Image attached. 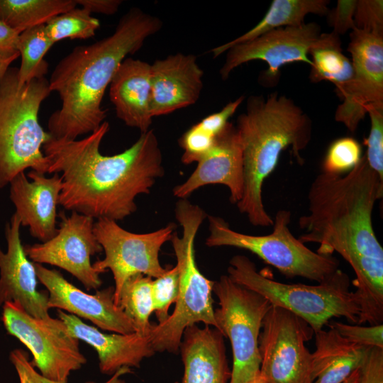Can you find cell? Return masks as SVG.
<instances>
[{
  "label": "cell",
  "instance_id": "e575fe53",
  "mask_svg": "<svg viewBox=\"0 0 383 383\" xmlns=\"http://www.w3.org/2000/svg\"><path fill=\"white\" fill-rule=\"evenodd\" d=\"M214 136L204 131L197 123L189 128L179 138L184 150L181 160L185 165L199 162L211 148Z\"/></svg>",
  "mask_w": 383,
  "mask_h": 383
},
{
  "label": "cell",
  "instance_id": "277c9868",
  "mask_svg": "<svg viewBox=\"0 0 383 383\" xmlns=\"http://www.w3.org/2000/svg\"><path fill=\"white\" fill-rule=\"evenodd\" d=\"M243 151V189L236 204L254 226L268 227L273 219L262 199L265 180L275 170L282 152L290 148L299 164L312 136V121L292 99L278 92L267 98L251 95L237 118Z\"/></svg>",
  "mask_w": 383,
  "mask_h": 383
},
{
  "label": "cell",
  "instance_id": "7bdbcfd3",
  "mask_svg": "<svg viewBox=\"0 0 383 383\" xmlns=\"http://www.w3.org/2000/svg\"><path fill=\"white\" fill-rule=\"evenodd\" d=\"M26 365H27V368L30 374L38 383H60V382L51 381L48 379L43 377L40 373L37 372L35 370L31 362H30L28 360L27 362ZM131 372L132 371L130 367H123L120 368L119 370H118L111 376V377L109 380L105 382L104 383H125L124 380L121 378V376L128 374V373H131Z\"/></svg>",
  "mask_w": 383,
  "mask_h": 383
},
{
  "label": "cell",
  "instance_id": "f1b7e54d",
  "mask_svg": "<svg viewBox=\"0 0 383 383\" xmlns=\"http://www.w3.org/2000/svg\"><path fill=\"white\" fill-rule=\"evenodd\" d=\"M54 44L47 33L45 24L30 28L19 34L18 51L21 63L18 68V79L20 84L45 77L48 64L44 56Z\"/></svg>",
  "mask_w": 383,
  "mask_h": 383
},
{
  "label": "cell",
  "instance_id": "1f68e13d",
  "mask_svg": "<svg viewBox=\"0 0 383 383\" xmlns=\"http://www.w3.org/2000/svg\"><path fill=\"white\" fill-rule=\"evenodd\" d=\"M179 287V277L177 267H167L166 272L152 280L151 292L153 312L158 324L165 322L169 317V309L176 302Z\"/></svg>",
  "mask_w": 383,
  "mask_h": 383
},
{
  "label": "cell",
  "instance_id": "603a6c76",
  "mask_svg": "<svg viewBox=\"0 0 383 383\" xmlns=\"http://www.w3.org/2000/svg\"><path fill=\"white\" fill-rule=\"evenodd\" d=\"M179 351L184 365L182 383H227L231 378L224 336L218 329L187 327Z\"/></svg>",
  "mask_w": 383,
  "mask_h": 383
},
{
  "label": "cell",
  "instance_id": "7402d4cb",
  "mask_svg": "<svg viewBox=\"0 0 383 383\" xmlns=\"http://www.w3.org/2000/svg\"><path fill=\"white\" fill-rule=\"evenodd\" d=\"M109 98L117 118L140 133L150 130L151 66L139 59L126 57L109 84Z\"/></svg>",
  "mask_w": 383,
  "mask_h": 383
},
{
  "label": "cell",
  "instance_id": "74e56055",
  "mask_svg": "<svg viewBox=\"0 0 383 383\" xmlns=\"http://www.w3.org/2000/svg\"><path fill=\"white\" fill-rule=\"evenodd\" d=\"M244 99L245 96H239L228 103L221 111L206 116L197 124L204 131L216 137L225 128L230 117L235 113Z\"/></svg>",
  "mask_w": 383,
  "mask_h": 383
},
{
  "label": "cell",
  "instance_id": "f35d334b",
  "mask_svg": "<svg viewBox=\"0 0 383 383\" xmlns=\"http://www.w3.org/2000/svg\"><path fill=\"white\" fill-rule=\"evenodd\" d=\"M357 383H383V348H371L360 369Z\"/></svg>",
  "mask_w": 383,
  "mask_h": 383
},
{
  "label": "cell",
  "instance_id": "f546056e",
  "mask_svg": "<svg viewBox=\"0 0 383 383\" xmlns=\"http://www.w3.org/2000/svg\"><path fill=\"white\" fill-rule=\"evenodd\" d=\"M85 9L74 8L55 16L46 24L47 33L55 43L63 39H89L100 27L99 20Z\"/></svg>",
  "mask_w": 383,
  "mask_h": 383
},
{
  "label": "cell",
  "instance_id": "8fae6325",
  "mask_svg": "<svg viewBox=\"0 0 383 383\" xmlns=\"http://www.w3.org/2000/svg\"><path fill=\"white\" fill-rule=\"evenodd\" d=\"M313 334L302 318L272 306L259 336L260 374L268 383H313L311 353L306 343Z\"/></svg>",
  "mask_w": 383,
  "mask_h": 383
},
{
  "label": "cell",
  "instance_id": "ac0fdd59",
  "mask_svg": "<svg viewBox=\"0 0 383 383\" xmlns=\"http://www.w3.org/2000/svg\"><path fill=\"white\" fill-rule=\"evenodd\" d=\"M197 163L187 179L173 189L176 197L187 199L202 187L222 184L228 188L231 203L240 201L243 189V161L235 126L228 122L216 136L210 150Z\"/></svg>",
  "mask_w": 383,
  "mask_h": 383
},
{
  "label": "cell",
  "instance_id": "7c38bea8",
  "mask_svg": "<svg viewBox=\"0 0 383 383\" xmlns=\"http://www.w3.org/2000/svg\"><path fill=\"white\" fill-rule=\"evenodd\" d=\"M175 224L152 232L135 233L121 228L117 221L99 218L94 223V233L104 252V257L92 265L99 274L109 270L115 282L114 302L125 281L136 274L157 278L167 270L159 260L162 246L171 240Z\"/></svg>",
  "mask_w": 383,
  "mask_h": 383
},
{
  "label": "cell",
  "instance_id": "ee69618b",
  "mask_svg": "<svg viewBox=\"0 0 383 383\" xmlns=\"http://www.w3.org/2000/svg\"><path fill=\"white\" fill-rule=\"evenodd\" d=\"M19 56H13L9 58L0 59V82H1L8 69L10 67V65Z\"/></svg>",
  "mask_w": 383,
  "mask_h": 383
},
{
  "label": "cell",
  "instance_id": "30bf717a",
  "mask_svg": "<svg viewBox=\"0 0 383 383\" xmlns=\"http://www.w3.org/2000/svg\"><path fill=\"white\" fill-rule=\"evenodd\" d=\"M1 320L7 332L30 351L33 357L31 364L43 377L67 383L71 372L86 363L79 340L70 334L60 318H37L18 304L6 302Z\"/></svg>",
  "mask_w": 383,
  "mask_h": 383
},
{
  "label": "cell",
  "instance_id": "7a4b0ae2",
  "mask_svg": "<svg viewBox=\"0 0 383 383\" xmlns=\"http://www.w3.org/2000/svg\"><path fill=\"white\" fill-rule=\"evenodd\" d=\"M109 130L104 121L81 140L50 138L43 146L48 173H61L59 204L91 218L121 221L137 210L135 198L147 194L165 174L153 130L140 134L123 152L104 155L100 145Z\"/></svg>",
  "mask_w": 383,
  "mask_h": 383
},
{
  "label": "cell",
  "instance_id": "b9f144b4",
  "mask_svg": "<svg viewBox=\"0 0 383 383\" xmlns=\"http://www.w3.org/2000/svg\"><path fill=\"white\" fill-rule=\"evenodd\" d=\"M10 360L17 372L20 383H38L27 368V353L21 349H16L10 354Z\"/></svg>",
  "mask_w": 383,
  "mask_h": 383
},
{
  "label": "cell",
  "instance_id": "7dc6e473",
  "mask_svg": "<svg viewBox=\"0 0 383 383\" xmlns=\"http://www.w3.org/2000/svg\"><path fill=\"white\" fill-rule=\"evenodd\" d=\"M174 383H179L178 382H175Z\"/></svg>",
  "mask_w": 383,
  "mask_h": 383
},
{
  "label": "cell",
  "instance_id": "6da1fadb",
  "mask_svg": "<svg viewBox=\"0 0 383 383\" xmlns=\"http://www.w3.org/2000/svg\"><path fill=\"white\" fill-rule=\"evenodd\" d=\"M382 196L383 179L364 155L346 174H318L309 189L308 213L299 218L302 243L319 244V254L338 253L353 270L359 325L383 323V248L372 217Z\"/></svg>",
  "mask_w": 383,
  "mask_h": 383
},
{
  "label": "cell",
  "instance_id": "836d02e7",
  "mask_svg": "<svg viewBox=\"0 0 383 383\" xmlns=\"http://www.w3.org/2000/svg\"><path fill=\"white\" fill-rule=\"evenodd\" d=\"M328 325L350 343L366 347L383 348V324L362 326L333 321Z\"/></svg>",
  "mask_w": 383,
  "mask_h": 383
},
{
  "label": "cell",
  "instance_id": "d6986e66",
  "mask_svg": "<svg viewBox=\"0 0 383 383\" xmlns=\"http://www.w3.org/2000/svg\"><path fill=\"white\" fill-rule=\"evenodd\" d=\"M16 175L9 183V197L16 208L21 225L42 243L54 237L56 227L57 206L62 190V179L57 173L50 177L31 170Z\"/></svg>",
  "mask_w": 383,
  "mask_h": 383
},
{
  "label": "cell",
  "instance_id": "d4e9b609",
  "mask_svg": "<svg viewBox=\"0 0 383 383\" xmlns=\"http://www.w3.org/2000/svg\"><path fill=\"white\" fill-rule=\"evenodd\" d=\"M329 4L328 0H274L256 26L233 40L212 48L210 52L213 57L216 58L232 46L252 40L272 30L300 26L305 23V17L309 13L326 16Z\"/></svg>",
  "mask_w": 383,
  "mask_h": 383
},
{
  "label": "cell",
  "instance_id": "8d00e7d4",
  "mask_svg": "<svg viewBox=\"0 0 383 383\" xmlns=\"http://www.w3.org/2000/svg\"><path fill=\"white\" fill-rule=\"evenodd\" d=\"M356 3L357 0H338L335 8L329 9L326 16L333 32L340 35L355 29L353 16Z\"/></svg>",
  "mask_w": 383,
  "mask_h": 383
},
{
  "label": "cell",
  "instance_id": "5b68a950",
  "mask_svg": "<svg viewBox=\"0 0 383 383\" xmlns=\"http://www.w3.org/2000/svg\"><path fill=\"white\" fill-rule=\"evenodd\" d=\"M50 93L45 77L20 84L17 67H10L0 82V189L26 169L48 172L43 146L51 135L40 126L38 113Z\"/></svg>",
  "mask_w": 383,
  "mask_h": 383
},
{
  "label": "cell",
  "instance_id": "d590c367",
  "mask_svg": "<svg viewBox=\"0 0 383 383\" xmlns=\"http://www.w3.org/2000/svg\"><path fill=\"white\" fill-rule=\"evenodd\" d=\"M353 19L355 29L383 34V1L357 0Z\"/></svg>",
  "mask_w": 383,
  "mask_h": 383
},
{
  "label": "cell",
  "instance_id": "f6af8a7d",
  "mask_svg": "<svg viewBox=\"0 0 383 383\" xmlns=\"http://www.w3.org/2000/svg\"><path fill=\"white\" fill-rule=\"evenodd\" d=\"M359 372L360 370L355 371L343 383H357L359 379Z\"/></svg>",
  "mask_w": 383,
  "mask_h": 383
},
{
  "label": "cell",
  "instance_id": "60d3db41",
  "mask_svg": "<svg viewBox=\"0 0 383 383\" xmlns=\"http://www.w3.org/2000/svg\"><path fill=\"white\" fill-rule=\"evenodd\" d=\"M77 5H80L89 12L113 15L116 13L122 4L121 0H75Z\"/></svg>",
  "mask_w": 383,
  "mask_h": 383
},
{
  "label": "cell",
  "instance_id": "3957f363",
  "mask_svg": "<svg viewBox=\"0 0 383 383\" xmlns=\"http://www.w3.org/2000/svg\"><path fill=\"white\" fill-rule=\"evenodd\" d=\"M162 26L157 17L131 8L111 35L77 46L60 60L48 81L51 92H57L62 101L48 121L52 138L76 140L100 127L107 116L103 97L120 64Z\"/></svg>",
  "mask_w": 383,
  "mask_h": 383
},
{
  "label": "cell",
  "instance_id": "52a82bcc",
  "mask_svg": "<svg viewBox=\"0 0 383 383\" xmlns=\"http://www.w3.org/2000/svg\"><path fill=\"white\" fill-rule=\"evenodd\" d=\"M228 275L235 282L267 299L272 306L284 309L305 321L314 333L333 318H345L357 324L360 307L350 291L348 275L338 269L316 285L277 282L259 272L245 255L233 256Z\"/></svg>",
  "mask_w": 383,
  "mask_h": 383
},
{
  "label": "cell",
  "instance_id": "ab89813d",
  "mask_svg": "<svg viewBox=\"0 0 383 383\" xmlns=\"http://www.w3.org/2000/svg\"><path fill=\"white\" fill-rule=\"evenodd\" d=\"M18 35L0 20V59L20 56L18 51Z\"/></svg>",
  "mask_w": 383,
  "mask_h": 383
},
{
  "label": "cell",
  "instance_id": "bcb514c9",
  "mask_svg": "<svg viewBox=\"0 0 383 383\" xmlns=\"http://www.w3.org/2000/svg\"><path fill=\"white\" fill-rule=\"evenodd\" d=\"M246 383H268L264 377L259 373L255 377Z\"/></svg>",
  "mask_w": 383,
  "mask_h": 383
},
{
  "label": "cell",
  "instance_id": "ba28073f",
  "mask_svg": "<svg viewBox=\"0 0 383 383\" xmlns=\"http://www.w3.org/2000/svg\"><path fill=\"white\" fill-rule=\"evenodd\" d=\"M292 213L279 210L273 219L272 231L252 235L231 229L222 218L208 216V247L228 246L248 250L287 278L300 277L320 283L339 269V261L332 255L312 251L291 232Z\"/></svg>",
  "mask_w": 383,
  "mask_h": 383
},
{
  "label": "cell",
  "instance_id": "e0dca14e",
  "mask_svg": "<svg viewBox=\"0 0 383 383\" xmlns=\"http://www.w3.org/2000/svg\"><path fill=\"white\" fill-rule=\"evenodd\" d=\"M21 222L14 213L6 225V252L0 248V305L18 304L30 316L48 320V296L37 289L34 263L27 257L22 245Z\"/></svg>",
  "mask_w": 383,
  "mask_h": 383
},
{
  "label": "cell",
  "instance_id": "9a60e30c",
  "mask_svg": "<svg viewBox=\"0 0 383 383\" xmlns=\"http://www.w3.org/2000/svg\"><path fill=\"white\" fill-rule=\"evenodd\" d=\"M94 219L72 211L62 216L57 233L49 240L24 247L33 262L63 269L76 277L88 290L97 289L102 281L93 267L91 257L103 249L94 233Z\"/></svg>",
  "mask_w": 383,
  "mask_h": 383
},
{
  "label": "cell",
  "instance_id": "cb8c5ba5",
  "mask_svg": "<svg viewBox=\"0 0 383 383\" xmlns=\"http://www.w3.org/2000/svg\"><path fill=\"white\" fill-rule=\"evenodd\" d=\"M316 349L311 353L313 383H343L360 369L371 347L347 341L335 330L314 333Z\"/></svg>",
  "mask_w": 383,
  "mask_h": 383
},
{
  "label": "cell",
  "instance_id": "44dd1931",
  "mask_svg": "<svg viewBox=\"0 0 383 383\" xmlns=\"http://www.w3.org/2000/svg\"><path fill=\"white\" fill-rule=\"evenodd\" d=\"M57 316L70 334L91 346L97 353L99 367L104 374L113 375L123 367H140L143 359L155 355L150 334H108L84 323L78 317L57 310Z\"/></svg>",
  "mask_w": 383,
  "mask_h": 383
},
{
  "label": "cell",
  "instance_id": "4dcf8cb0",
  "mask_svg": "<svg viewBox=\"0 0 383 383\" xmlns=\"http://www.w3.org/2000/svg\"><path fill=\"white\" fill-rule=\"evenodd\" d=\"M361 152V146L355 138H338L328 148L322 163V172L335 174L348 172L360 160Z\"/></svg>",
  "mask_w": 383,
  "mask_h": 383
},
{
  "label": "cell",
  "instance_id": "9c48e42d",
  "mask_svg": "<svg viewBox=\"0 0 383 383\" xmlns=\"http://www.w3.org/2000/svg\"><path fill=\"white\" fill-rule=\"evenodd\" d=\"M219 307L214 310L217 329L229 339L233 368L229 383H246L260 373L259 336L272 307L260 294L222 275L213 282Z\"/></svg>",
  "mask_w": 383,
  "mask_h": 383
},
{
  "label": "cell",
  "instance_id": "4fadbf2b",
  "mask_svg": "<svg viewBox=\"0 0 383 383\" xmlns=\"http://www.w3.org/2000/svg\"><path fill=\"white\" fill-rule=\"evenodd\" d=\"M347 50L352 57L353 74L335 92L342 103L334 118L355 132L370 108H383V34L355 29Z\"/></svg>",
  "mask_w": 383,
  "mask_h": 383
},
{
  "label": "cell",
  "instance_id": "83f0119b",
  "mask_svg": "<svg viewBox=\"0 0 383 383\" xmlns=\"http://www.w3.org/2000/svg\"><path fill=\"white\" fill-rule=\"evenodd\" d=\"M150 277L136 274L123 283L116 304L121 308L133 323L135 332L149 335L152 325L149 318L153 312Z\"/></svg>",
  "mask_w": 383,
  "mask_h": 383
},
{
  "label": "cell",
  "instance_id": "4316f807",
  "mask_svg": "<svg viewBox=\"0 0 383 383\" xmlns=\"http://www.w3.org/2000/svg\"><path fill=\"white\" fill-rule=\"evenodd\" d=\"M76 6L75 0H0V20L20 34Z\"/></svg>",
  "mask_w": 383,
  "mask_h": 383
},
{
  "label": "cell",
  "instance_id": "d6a6232c",
  "mask_svg": "<svg viewBox=\"0 0 383 383\" xmlns=\"http://www.w3.org/2000/svg\"><path fill=\"white\" fill-rule=\"evenodd\" d=\"M367 114L370 118V131L365 139V155L370 167L383 179V108L372 107Z\"/></svg>",
  "mask_w": 383,
  "mask_h": 383
},
{
  "label": "cell",
  "instance_id": "8992f818",
  "mask_svg": "<svg viewBox=\"0 0 383 383\" xmlns=\"http://www.w3.org/2000/svg\"><path fill=\"white\" fill-rule=\"evenodd\" d=\"M174 213L182 227V236L174 231L170 240L179 271V294L173 312L162 323L152 325L150 337L155 353L177 354L187 327L203 323L217 329V323L212 299L214 282L200 272L195 260V238L207 214L187 199L177 201Z\"/></svg>",
  "mask_w": 383,
  "mask_h": 383
},
{
  "label": "cell",
  "instance_id": "2e32d148",
  "mask_svg": "<svg viewBox=\"0 0 383 383\" xmlns=\"http://www.w3.org/2000/svg\"><path fill=\"white\" fill-rule=\"evenodd\" d=\"M34 263L38 279L48 292V306L89 320L98 328L120 334L135 332L133 323L114 302V287L83 292L69 282L62 273Z\"/></svg>",
  "mask_w": 383,
  "mask_h": 383
},
{
  "label": "cell",
  "instance_id": "ffe728a7",
  "mask_svg": "<svg viewBox=\"0 0 383 383\" xmlns=\"http://www.w3.org/2000/svg\"><path fill=\"white\" fill-rule=\"evenodd\" d=\"M151 66L152 118L194 104L203 89L204 71L192 54L178 52L156 60Z\"/></svg>",
  "mask_w": 383,
  "mask_h": 383
},
{
  "label": "cell",
  "instance_id": "5bb4252c",
  "mask_svg": "<svg viewBox=\"0 0 383 383\" xmlns=\"http://www.w3.org/2000/svg\"><path fill=\"white\" fill-rule=\"evenodd\" d=\"M318 24L311 22L300 26L279 28L259 37L230 48L219 73L226 80L234 69L252 60L265 61L268 67L260 72L258 82L267 88L276 87L282 66L295 62L311 65L310 48L321 34Z\"/></svg>",
  "mask_w": 383,
  "mask_h": 383
},
{
  "label": "cell",
  "instance_id": "484cf974",
  "mask_svg": "<svg viewBox=\"0 0 383 383\" xmlns=\"http://www.w3.org/2000/svg\"><path fill=\"white\" fill-rule=\"evenodd\" d=\"M341 44L337 33H322L309 52L312 57L311 82L329 81L335 85V92L347 84L353 74L351 60L343 52Z\"/></svg>",
  "mask_w": 383,
  "mask_h": 383
}]
</instances>
